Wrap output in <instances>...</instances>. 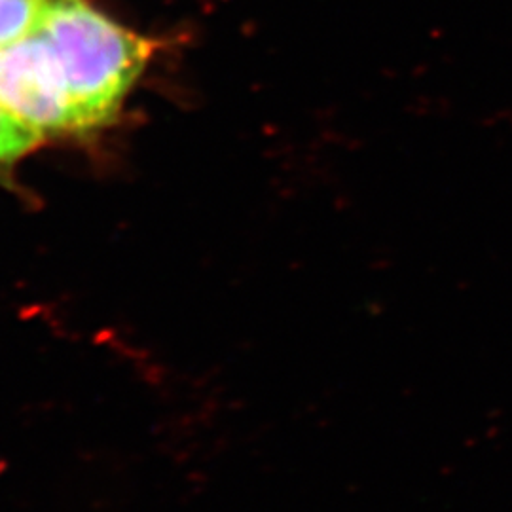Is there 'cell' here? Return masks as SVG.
Instances as JSON below:
<instances>
[{"label":"cell","instance_id":"obj_1","mask_svg":"<svg viewBox=\"0 0 512 512\" xmlns=\"http://www.w3.org/2000/svg\"><path fill=\"white\" fill-rule=\"evenodd\" d=\"M42 33L84 131L109 126L118 116L156 50V42L112 21L88 0H54Z\"/></svg>","mask_w":512,"mask_h":512},{"label":"cell","instance_id":"obj_2","mask_svg":"<svg viewBox=\"0 0 512 512\" xmlns=\"http://www.w3.org/2000/svg\"><path fill=\"white\" fill-rule=\"evenodd\" d=\"M0 107L42 139L84 131L57 55L42 31L0 46Z\"/></svg>","mask_w":512,"mask_h":512},{"label":"cell","instance_id":"obj_3","mask_svg":"<svg viewBox=\"0 0 512 512\" xmlns=\"http://www.w3.org/2000/svg\"><path fill=\"white\" fill-rule=\"evenodd\" d=\"M54 0H0V46L44 29Z\"/></svg>","mask_w":512,"mask_h":512},{"label":"cell","instance_id":"obj_4","mask_svg":"<svg viewBox=\"0 0 512 512\" xmlns=\"http://www.w3.org/2000/svg\"><path fill=\"white\" fill-rule=\"evenodd\" d=\"M42 141L37 131L21 124L8 110L0 107V169L18 162Z\"/></svg>","mask_w":512,"mask_h":512}]
</instances>
